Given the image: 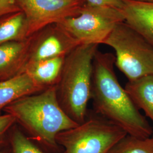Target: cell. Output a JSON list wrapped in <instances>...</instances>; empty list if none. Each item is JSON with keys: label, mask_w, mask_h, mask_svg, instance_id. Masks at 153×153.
Here are the masks:
<instances>
[{"label": "cell", "mask_w": 153, "mask_h": 153, "mask_svg": "<svg viewBox=\"0 0 153 153\" xmlns=\"http://www.w3.org/2000/svg\"><path fill=\"white\" fill-rule=\"evenodd\" d=\"M20 11L16 0H0V18Z\"/></svg>", "instance_id": "obj_17"}, {"label": "cell", "mask_w": 153, "mask_h": 153, "mask_svg": "<svg viewBox=\"0 0 153 153\" xmlns=\"http://www.w3.org/2000/svg\"><path fill=\"white\" fill-rule=\"evenodd\" d=\"M124 88L138 109L153 123V74L128 81Z\"/></svg>", "instance_id": "obj_13"}, {"label": "cell", "mask_w": 153, "mask_h": 153, "mask_svg": "<svg viewBox=\"0 0 153 153\" xmlns=\"http://www.w3.org/2000/svg\"><path fill=\"white\" fill-rule=\"evenodd\" d=\"M99 45L81 44L66 56L57 94L62 108L73 120L81 124L88 116L91 100L93 61Z\"/></svg>", "instance_id": "obj_3"}, {"label": "cell", "mask_w": 153, "mask_h": 153, "mask_svg": "<svg viewBox=\"0 0 153 153\" xmlns=\"http://www.w3.org/2000/svg\"><path fill=\"white\" fill-rule=\"evenodd\" d=\"M3 111L13 116L35 139L51 148L57 147L56 137L60 132L79 124L61 106L57 86L19 99Z\"/></svg>", "instance_id": "obj_2"}, {"label": "cell", "mask_w": 153, "mask_h": 153, "mask_svg": "<svg viewBox=\"0 0 153 153\" xmlns=\"http://www.w3.org/2000/svg\"><path fill=\"white\" fill-rule=\"evenodd\" d=\"M0 153H3V152H1V151H0Z\"/></svg>", "instance_id": "obj_21"}, {"label": "cell", "mask_w": 153, "mask_h": 153, "mask_svg": "<svg viewBox=\"0 0 153 153\" xmlns=\"http://www.w3.org/2000/svg\"><path fill=\"white\" fill-rule=\"evenodd\" d=\"M124 22L153 47V3L124 0Z\"/></svg>", "instance_id": "obj_10"}, {"label": "cell", "mask_w": 153, "mask_h": 153, "mask_svg": "<svg viewBox=\"0 0 153 153\" xmlns=\"http://www.w3.org/2000/svg\"><path fill=\"white\" fill-rule=\"evenodd\" d=\"M11 142L13 153H45L34 145L19 129H15L12 133Z\"/></svg>", "instance_id": "obj_16"}, {"label": "cell", "mask_w": 153, "mask_h": 153, "mask_svg": "<svg viewBox=\"0 0 153 153\" xmlns=\"http://www.w3.org/2000/svg\"><path fill=\"white\" fill-rule=\"evenodd\" d=\"M115 56L99 50L93 61L91 99L95 113L126 131L128 135L152 137L153 128L118 81Z\"/></svg>", "instance_id": "obj_1"}, {"label": "cell", "mask_w": 153, "mask_h": 153, "mask_svg": "<svg viewBox=\"0 0 153 153\" xmlns=\"http://www.w3.org/2000/svg\"><path fill=\"white\" fill-rule=\"evenodd\" d=\"M25 14L30 38L43 28L76 16L86 4V0H16Z\"/></svg>", "instance_id": "obj_7"}, {"label": "cell", "mask_w": 153, "mask_h": 153, "mask_svg": "<svg viewBox=\"0 0 153 153\" xmlns=\"http://www.w3.org/2000/svg\"><path fill=\"white\" fill-rule=\"evenodd\" d=\"M31 39L32 36L24 41L0 44V81L23 72Z\"/></svg>", "instance_id": "obj_9"}, {"label": "cell", "mask_w": 153, "mask_h": 153, "mask_svg": "<svg viewBox=\"0 0 153 153\" xmlns=\"http://www.w3.org/2000/svg\"><path fill=\"white\" fill-rule=\"evenodd\" d=\"M90 5L98 6H107L121 10L124 5V0H86Z\"/></svg>", "instance_id": "obj_18"}, {"label": "cell", "mask_w": 153, "mask_h": 153, "mask_svg": "<svg viewBox=\"0 0 153 153\" xmlns=\"http://www.w3.org/2000/svg\"><path fill=\"white\" fill-rule=\"evenodd\" d=\"M79 45L59 24L51 25L32 36L27 64L66 56Z\"/></svg>", "instance_id": "obj_8"}, {"label": "cell", "mask_w": 153, "mask_h": 153, "mask_svg": "<svg viewBox=\"0 0 153 153\" xmlns=\"http://www.w3.org/2000/svg\"><path fill=\"white\" fill-rule=\"evenodd\" d=\"M66 56L27 64L23 72L43 90L57 86L60 79Z\"/></svg>", "instance_id": "obj_11"}, {"label": "cell", "mask_w": 153, "mask_h": 153, "mask_svg": "<svg viewBox=\"0 0 153 153\" xmlns=\"http://www.w3.org/2000/svg\"><path fill=\"white\" fill-rule=\"evenodd\" d=\"M115 51V65L131 81L153 74V47L126 22L119 23L104 41Z\"/></svg>", "instance_id": "obj_4"}, {"label": "cell", "mask_w": 153, "mask_h": 153, "mask_svg": "<svg viewBox=\"0 0 153 153\" xmlns=\"http://www.w3.org/2000/svg\"><path fill=\"white\" fill-rule=\"evenodd\" d=\"M124 22L120 9L86 4L76 16L59 24L80 44H103L115 27Z\"/></svg>", "instance_id": "obj_6"}, {"label": "cell", "mask_w": 153, "mask_h": 153, "mask_svg": "<svg viewBox=\"0 0 153 153\" xmlns=\"http://www.w3.org/2000/svg\"><path fill=\"white\" fill-rule=\"evenodd\" d=\"M44 91L25 72L0 81V111L24 97Z\"/></svg>", "instance_id": "obj_12"}, {"label": "cell", "mask_w": 153, "mask_h": 153, "mask_svg": "<svg viewBox=\"0 0 153 153\" xmlns=\"http://www.w3.org/2000/svg\"><path fill=\"white\" fill-rule=\"evenodd\" d=\"M28 38L27 22L23 12L18 11L0 18V44Z\"/></svg>", "instance_id": "obj_14"}, {"label": "cell", "mask_w": 153, "mask_h": 153, "mask_svg": "<svg viewBox=\"0 0 153 153\" xmlns=\"http://www.w3.org/2000/svg\"><path fill=\"white\" fill-rule=\"evenodd\" d=\"M138 2H147V3H153V0H133Z\"/></svg>", "instance_id": "obj_20"}, {"label": "cell", "mask_w": 153, "mask_h": 153, "mask_svg": "<svg viewBox=\"0 0 153 153\" xmlns=\"http://www.w3.org/2000/svg\"><path fill=\"white\" fill-rule=\"evenodd\" d=\"M16 122L15 118L11 115L7 114L0 115V140Z\"/></svg>", "instance_id": "obj_19"}, {"label": "cell", "mask_w": 153, "mask_h": 153, "mask_svg": "<svg viewBox=\"0 0 153 153\" xmlns=\"http://www.w3.org/2000/svg\"><path fill=\"white\" fill-rule=\"evenodd\" d=\"M127 135L119 126L95 114L87 116L81 124L56 137L65 153H108Z\"/></svg>", "instance_id": "obj_5"}, {"label": "cell", "mask_w": 153, "mask_h": 153, "mask_svg": "<svg viewBox=\"0 0 153 153\" xmlns=\"http://www.w3.org/2000/svg\"><path fill=\"white\" fill-rule=\"evenodd\" d=\"M108 153H153V136L141 138L127 134Z\"/></svg>", "instance_id": "obj_15"}]
</instances>
